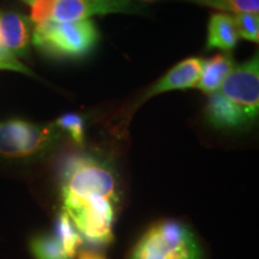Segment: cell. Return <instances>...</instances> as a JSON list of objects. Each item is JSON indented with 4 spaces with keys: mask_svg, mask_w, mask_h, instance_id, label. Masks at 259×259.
<instances>
[{
    "mask_svg": "<svg viewBox=\"0 0 259 259\" xmlns=\"http://www.w3.org/2000/svg\"><path fill=\"white\" fill-rule=\"evenodd\" d=\"M54 3L56 0H35L31 6L30 22L35 24V27L42 25L52 19Z\"/></svg>",
    "mask_w": 259,
    "mask_h": 259,
    "instance_id": "obj_15",
    "label": "cell"
},
{
    "mask_svg": "<svg viewBox=\"0 0 259 259\" xmlns=\"http://www.w3.org/2000/svg\"><path fill=\"white\" fill-rule=\"evenodd\" d=\"M3 44L16 57H27L31 38V22L17 12L0 14Z\"/></svg>",
    "mask_w": 259,
    "mask_h": 259,
    "instance_id": "obj_9",
    "label": "cell"
},
{
    "mask_svg": "<svg viewBox=\"0 0 259 259\" xmlns=\"http://www.w3.org/2000/svg\"><path fill=\"white\" fill-rule=\"evenodd\" d=\"M138 10L130 0H56L51 21L66 23L89 19L96 15L131 14Z\"/></svg>",
    "mask_w": 259,
    "mask_h": 259,
    "instance_id": "obj_7",
    "label": "cell"
},
{
    "mask_svg": "<svg viewBox=\"0 0 259 259\" xmlns=\"http://www.w3.org/2000/svg\"><path fill=\"white\" fill-rule=\"evenodd\" d=\"M54 125L60 132L69 135V137L72 139L74 143L82 144L84 142V134H85V121L83 116L74 113H67L59 116Z\"/></svg>",
    "mask_w": 259,
    "mask_h": 259,
    "instance_id": "obj_13",
    "label": "cell"
},
{
    "mask_svg": "<svg viewBox=\"0 0 259 259\" xmlns=\"http://www.w3.org/2000/svg\"><path fill=\"white\" fill-rule=\"evenodd\" d=\"M239 38L234 16L229 14L211 15L208 24V48H219L229 52L238 45Z\"/></svg>",
    "mask_w": 259,
    "mask_h": 259,
    "instance_id": "obj_11",
    "label": "cell"
},
{
    "mask_svg": "<svg viewBox=\"0 0 259 259\" xmlns=\"http://www.w3.org/2000/svg\"><path fill=\"white\" fill-rule=\"evenodd\" d=\"M54 122L34 124L19 120L0 122V157L10 161H34L47 155L60 139Z\"/></svg>",
    "mask_w": 259,
    "mask_h": 259,
    "instance_id": "obj_4",
    "label": "cell"
},
{
    "mask_svg": "<svg viewBox=\"0 0 259 259\" xmlns=\"http://www.w3.org/2000/svg\"><path fill=\"white\" fill-rule=\"evenodd\" d=\"M203 60L200 58H189L183 60L173 69L168 71L158 82L144 95V100L160 95V94L170 92V90H181L193 88L198 82L202 72Z\"/></svg>",
    "mask_w": 259,
    "mask_h": 259,
    "instance_id": "obj_8",
    "label": "cell"
},
{
    "mask_svg": "<svg viewBox=\"0 0 259 259\" xmlns=\"http://www.w3.org/2000/svg\"><path fill=\"white\" fill-rule=\"evenodd\" d=\"M233 14H258L259 0H187Z\"/></svg>",
    "mask_w": 259,
    "mask_h": 259,
    "instance_id": "obj_12",
    "label": "cell"
},
{
    "mask_svg": "<svg viewBox=\"0 0 259 259\" xmlns=\"http://www.w3.org/2000/svg\"><path fill=\"white\" fill-rule=\"evenodd\" d=\"M130 2H132V0H130ZM138 2H147V3H149V2H155V0H138Z\"/></svg>",
    "mask_w": 259,
    "mask_h": 259,
    "instance_id": "obj_19",
    "label": "cell"
},
{
    "mask_svg": "<svg viewBox=\"0 0 259 259\" xmlns=\"http://www.w3.org/2000/svg\"><path fill=\"white\" fill-rule=\"evenodd\" d=\"M83 246V238L60 209L53 232L35 235L29 248L34 259H74Z\"/></svg>",
    "mask_w": 259,
    "mask_h": 259,
    "instance_id": "obj_6",
    "label": "cell"
},
{
    "mask_svg": "<svg viewBox=\"0 0 259 259\" xmlns=\"http://www.w3.org/2000/svg\"><path fill=\"white\" fill-rule=\"evenodd\" d=\"M32 44L44 53L58 58H82L90 53L99 41V31L90 19L66 22H47L35 27Z\"/></svg>",
    "mask_w": 259,
    "mask_h": 259,
    "instance_id": "obj_5",
    "label": "cell"
},
{
    "mask_svg": "<svg viewBox=\"0 0 259 259\" xmlns=\"http://www.w3.org/2000/svg\"><path fill=\"white\" fill-rule=\"evenodd\" d=\"M124 259H209V254L189 223L161 219L138 236Z\"/></svg>",
    "mask_w": 259,
    "mask_h": 259,
    "instance_id": "obj_3",
    "label": "cell"
},
{
    "mask_svg": "<svg viewBox=\"0 0 259 259\" xmlns=\"http://www.w3.org/2000/svg\"><path fill=\"white\" fill-rule=\"evenodd\" d=\"M23 2H24V3H27V4H29V5H31L32 3L35 2V0H23Z\"/></svg>",
    "mask_w": 259,
    "mask_h": 259,
    "instance_id": "obj_17",
    "label": "cell"
},
{
    "mask_svg": "<svg viewBox=\"0 0 259 259\" xmlns=\"http://www.w3.org/2000/svg\"><path fill=\"white\" fill-rule=\"evenodd\" d=\"M4 46V44H3V38H2V34H0V47Z\"/></svg>",
    "mask_w": 259,
    "mask_h": 259,
    "instance_id": "obj_18",
    "label": "cell"
},
{
    "mask_svg": "<svg viewBox=\"0 0 259 259\" xmlns=\"http://www.w3.org/2000/svg\"><path fill=\"white\" fill-rule=\"evenodd\" d=\"M74 259H108L103 248L92 247V246H83Z\"/></svg>",
    "mask_w": 259,
    "mask_h": 259,
    "instance_id": "obj_16",
    "label": "cell"
},
{
    "mask_svg": "<svg viewBox=\"0 0 259 259\" xmlns=\"http://www.w3.org/2000/svg\"><path fill=\"white\" fill-rule=\"evenodd\" d=\"M234 67V59L229 52H222L208 60H203L202 72L196 88L208 95L215 93Z\"/></svg>",
    "mask_w": 259,
    "mask_h": 259,
    "instance_id": "obj_10",
    "label": "cell"
},
{
    "mask_svg": "<svg viewBox=\"0 0 259 259\" xmlns=\"http://www.w3.org/2000/svg\"><path fill=\"white\" fill-rule=\"evenodd\" d=\"M0 70H2V66H0Z\"/></svg>",
    "mask_w": 259,
    "mask_h": 259,
    "instance_id": "obj_20",
    "label": "cell"
},
{
    "mask_svg": "<svg viewBox=\"0 0 259 259\" xmlns=\"http://www.w3.org/2000/svg\"><path fill=\"white\" fill-rule=\"evenodd\" d=\"M259 113V58L235 66L221 87L210 94L206 120L219 130H242L257 121Z\"/></svg>",
    "mask_w": 259,
    "mask_h": 259,
    "instance_id": "obj_2",
    "label": "cell"
},
{
    "mask_svg": "<svg viewBox=\"0 0 259 259\" xmlns=\"http://www.w3.org/2000/svg\"><path fill=\"white\" fill-rule=\"evenodd\" d=\"M60 199L87 246L106 248L114 241L121 189L111 162L87 154L70 157L61 170Z\"/></svg>",
    "mask_w": 259,
    "mask_h": 259,
    "instance_id": "obj_1",
    "label": "cell"
},
{
    "mask_svg": "<svg viewBox=\"0 0 259 259\" xmlns=\"http://www.w3.org/2000/svg\"><path fill=\"white\" fill-rule=\"evenodd\" d=\"M234 22L239 37L252 42L259 41L258 14H238L234 16Z\"/></svg>",
    "mask_w": 259,
    "mask_h": 259,
    "instance_id": "obj_14",
    "label": "cell"
}]
</instances>
